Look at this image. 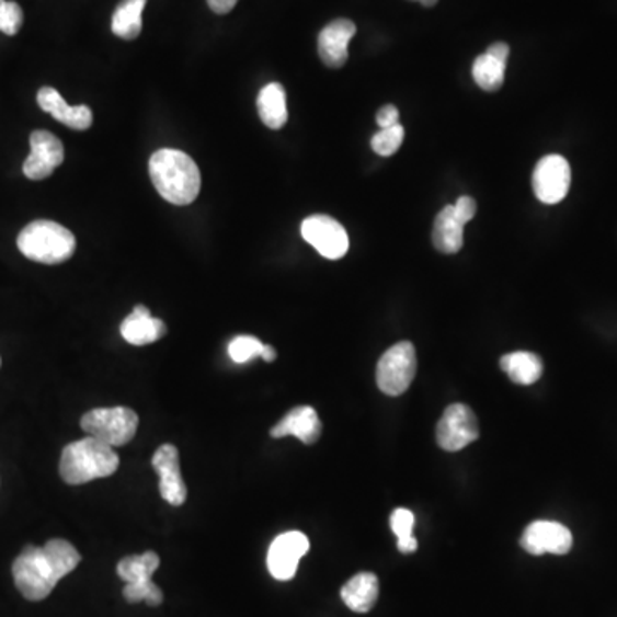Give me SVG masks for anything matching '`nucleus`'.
<instances>
[{
  "mask_svg": "<svg viewBox=\"0 0 617 617\" xmlns=\"http://www.w3.org/2000/svg\"><path fill=\"white\" fill-rule=\"evenodd\" d=\"M79 562L81 555L71 542L52 539L44 547H24L12 564V576L24 598L44 601Z\"/></svg>",
  "mask_w": 617,
  "mask_h": 617,
  "instance_id": "nucleus-1",
  "label": "nucleus"
},
{
  "mask_svg": "<svg viewBox=\"0 0 617 617\" xmlns=\"http://www.w3.org/2000/svg\"><path fill=\"white\" fill-rule=\"evenodd\" d=\"M150 178L158 194L172 205H191L201 191V172L190 155L172 148L150 158Z\"/></svg>",
  "mask_w": 617,
  "mask_h": 617,
  "instance_id": "nucleus-2",
  "label": "nucleus"
},
{
  "mask_svg": "<svg viewBox=\"0 0 617 617\" xmlns=\"http://www.w3.org/2000/svg\"><path fill=\"white\" fill-rule=\"evenodd\" d=\"M118 464V455L111 445L88 436L64 448L59 472L66 484L81 485L111 477L117 472Z\"/></svg>",
  "mask_w": 617,
  "mask_h": 617,
  "instance_id": "nucleus-3",
  "label": "nucleus"
},
{
  "mask_svg": "<svg viewBox=\"0 0 617 617\" xmlns=\"http://www.w3.org/2000/svg\"><path fill=\"white\" fill-rule=\"evenodd\" d=\"M18 248L35 263L60 264L71 260L76 239L71 230L56 221L36 220L21 230Z\"/></svg>",
  "mask_w": 617,
  "mask_h": 617,
  "instance_id": "nucleus-4",
  "label": "nucleus"
},
{
  "mask_svg": "<svg viewBox=\"0 0 617 617\" xmlns=\"http://www.w3.org/2000/svg\"><path fill=\"white\" fill-rule=\"evenodd\" d=\"M138 413L127 407L90 410L81 419V429L88 436L96 437L112 448L130 443L138 433Z\"/></svg>",
  "mask_w": 617,
  "mask_h": 617,
  "instance_id": "nucleus-5",
  "label": "nucleus"
},
{
  "mask_svg": "<svg viewBox=\"0 0 617 617\" xmlns=\"http://www.w3.org/2000/svg\"><path fill=\"white\" fill-rule=\"evenodd\" d=\"M415 370H418L415 346L410 342L397 343L379 358L376 369L379 390L388 397H400L412 385Z\"/></svg>",
  "mask_w": 617,
  "mask_h": 617,
  "instance_id": "nucleus-6",
  "label": "nucleus"
},
{
  "mask_svg": "<svg viewBox=\"0 0 617 617\" xmlns=\"http://www.w3.org/2000/svg\"><path fill=\"white\" fill-rule=\"evenodd\" d=\"M437 445L445 452H460L479 437L476 413L464 403L449 405L443 413L436 431Z\"/></svg>",
  "mask_w": 617,
  "mask_h": 617,
  "instance_id": "nucleus-7",
  "label": "nucleus"
},
{
  "mask_svg": "<svg viewBox=\"0 0 617 617\" xmlns=\"http://www.w3.org/2000/svg\"><path fill=\"white\" fill-rule=\"evenodd\" d=\"M300 233L304 240L327 260H340L349 251L345 228L328 215H312L306 218L300 225Z\"/></svg>",
  "mask_w": 617,
  "mask_h": 617,
  "instance_id": "nucleus-8",
  "label": "nucleus"
},
{
  "mask_svg": "<svg viewBox=\"0 0 617 617\" xmlns=\"http://www.w3.org/2000/svg\"><path fill=\"white\" fill-rule=\"evenodd\" d=\"M534 193L544 205H556L567 197L571 184V169L561 155L544 157L534 170Z\"/></svg>",
  "mask_w": 617,
  "mask_h": 617,
  "instance_id": "nucleus-9",
  "label": "nucleus"
},
{
  "mask_svg": "<svg viewBox=\"0 0 617 617\" xmlns=\"http://www.w3.org/2000/svg\"><path fill=\"white\" fill-rule=\"evenodd\" d=\"M309 551V539L302 532H285L278 535L267 551V570L273 579L288 582L294 579L299 561Z\"/></svg>",
  "mask_w": 617,
  "mask_h": 617,
  "instance_id": "nucleus-10",
  "label": "nucleus"
},
{
  "mask_svg": "<svg viewBox=\"0 0 617 617\" xmlns=\"http://www.w3.org/2000/svg\"><path fill=\"white\" fill-rule=\"evenodd\" d=\"M32 153L24 160L23 173L30 181H44L64 163V145L48 130H35L30 138Z\"/></svg>",
  "mask_w": 617,
  "mask_h": 617,
  "instance_id": "nucleus-11",
  "label": "nucleus"
},
{
  "mask_svg": "<svg viewBox=\"0 0 617 617\" xmlns=\"http://www.w3.org/2000/svg\"><path fill=\"white\" fill-rule=\"evenodd\" d=\"M519 544L528 555L542 556L549 552V555L562 556L571 551L573 535L570 528L561 523L540 519L528 525Z\"/></svg>",
  "mask_w": 617,
  "mask_h": 617,
  "instance_id": "nucleus-12",
  "label": "nucleus"
},
{
  "mask_svg": "<svg viewBox=\"0 0 617 617\" xmlns=\"http://www.w3.org/2000/svg\"><path fill=\"white\" fill-rule=\"evenodd\" d=\"M155 472L160 477V495L172 506H182L187 500V488L181 473L179 449L173 445H162L153 455Z\"/></svg>",
  "mask_w": 617,
  "mask_h": 617,
  "instance_id": "nucleus-13",
  "label": "nucleus"
},
{
  "mask_svg": "<svg viewBox=\"0 0 617 617\" xmlns=\"http://www.w3.org/2000/svg\"><path fill=\"white\" fill-rule=\"evenodd\" d=\"M357 33V26L351 20H336L324 26L319 33V57L328 67L339 69L349 60V44Z\"/></svg>",
  "mask_w": 617,
  "mask_h": 617,
  "instance_id": "nucleus-14",
  "label": "nucleus"
},
{
  "mask_svg": "<svg viewBox=\"0 0 617 617\" xmlns=\"http://www.w3.org/2000/svg\"><path fill=\"white\" fill-rule=\"evenodd\" d=\"M36 102H38L42 111L47 112V114H50L56 121L62 123L64 126L71 127V129L87 130L90 129L91 124H93V114H91L90 106L67 105L66 100H64L59 91L54 90V88H42V90L38 91V95H36Z\"/></svg>",
  "mask_w": 617,
  "mask_h": 617,
  "instance_id": "nucleus-15",
  "label": "nucleus"
},
{
  "mask_svg": "<svg viewBox=\"0 0 617 617\" xmlns=\"http://www.w3.org/2000/svg\"><path fill=\"white\" fill-rule=\"evenodd\" d=\"M323 425L319 421L318 412L312 407H297L290 410L275 427L270 431L272 437L282 439V437L295 436L302 441L304 445H315L321 436Z\"/></svg>",
  "mask_w": 617,
  "mask_h": 617,
  "instance_id": "nucleus-16",
  "label": "nucleus"
},
{
  "mask_svg": "<svg viewBox=\"0 0 617 617\" xmlns=\"http://www.w3.org/2000/svg\"><path fill=\"white\" fill-rule=\"evenodd\" d=\"M121 334L130 345L142 346L158 342L167 334V327L162 319L151 316L150 309L136 306L121 324Z\"/></svg>",
  "mask_w": 617,
  "mask_h": 617,
  "instance_id": "nucleus-17",
  "label": "nucleus"
},
{
  "mask_svg": "<svg viewBox=\"0 0 617 617\" xmlns=\"http://www.w3.org/2000/svg\"><path fill=\"white\" fill-rule=\"evenodd\" d=\"M343 602L354 613H369L379 597V580L374 573H358L342 586Z\"/></svg>",
  "mask_w": 617,
  "mask_h": 617,
  "instance_id": "nucleus-18",
  "label": "nucleus"
},
{
  "mask_svg": "<svg viewBox=\"0 0 617 617\" xmlns=\"http://www.w3.org/2000/svg\"><path fill=\"white\" fill-rule=\"evenodd\" d=\"M464 227L456 217L453 205L445 206L434 221V248L443 254H456L464 248Z\"/></svg>",
  "mask_w": 617,
  "mask_h": 617,
  "instance_id": "nucleus-19",
  "label": "nucleus"
},
{
  "mask_svg": "<svg viewBox=\"0 0 617 617\" xmlns=\"http://www.w3.org/2000/svg\"><path fill=\"white\" fill-rule=\"evenodd\" d=\"M258 112L264 126L270 129H282L287 124V95L279 83H270L260 91Z\"/></svg>",
  "mask_w": 617,
  "mask_h": 617,
  "instance_id": "nucleus-20",
  "label": "nucleus"
},
{
  "mask_svg": "<svg viewBox=\"0 0 617 617\" xmlns=\"http://www.w3.org/2000/svg\"><path fill=\"white\" fill-rule=\"evenodd\" d=\"M500 366L507 374V378L516 385L523 386L539 381L544 370L539 355L530 354V352H513V354L503 355Z\"/></svg>",
  "mask_w": 617,
  "mask_h": 617,
  "instance_id": "nucleus-21",
  "label": "nucleus"
},
{
  "mask_svg": "<svg viewBox=\"0 0 617 617\" xmlns=\"http://www.w3.org/2000/svg\"><path fill=\"white\" fill-rule=\"evenodd\" d=\"M146 0H123L112 16V32L118 38L136 39L141 35Z\"/></svg>",
  "mask_w": 617,
  "mask_h": 617,
  "instance_id": "nucleus-22",
  "label": "nucleus"
},
{
  "mask_svg": "<svg viewBox=\"0 0 617 617\" xmlns=\"http://www.w3.org/2000/svg\"><path fill=\"white\" fill-rule=\"evenodd\" d=\"M506 64L507 60L494 56L489 50L482 54V56L477 57L472 67L473 81H476L477 87L482 88L488 93L501 90L504 83Z\"/></svg>",
  "mask_w": 617,
  "mask_h": 617,
  "instance_id": "nucleus-23",
  "label": "nucleus"
},
{
  "mask_svg": "<svg viewBox=\"0 0 617 617\" xmlns=\"http://www.w3.org/2000/svg\"><path fill=\"white\" fill-rule=\"evenodd\" d=\"M160 567L157 552L148 551L145 555L127 556L117 564V574L126 583L151 582L155 571Z\"/></svg>",
  "mask_w": 617,
  "mask_h": 617,
  "instance_id": "nucleus-24",
  "label": "nucleus"
},
{
  "mask_svg": "<svg viewBox=\"0 0 617 617\" xmlns=\"http://www.w3.org/2000/svg\"><path fill=\"white\" fill-rule=\"evenodd\" d=\"M391 530L397 535L398 549L403 555H412L418 551V539L413 537V525H415V515L405 507L395 510L390 518Z\"/></svg>",
  "mask_w": 617,
  "mask_h": 617,
  "instance_id": "nucleus-25",
  "label": "nucleus"
},
{
  "mask_svg": "<svg viewBox=\"0 0 617 617\" xmlns=\"http://www.w3.org/2000/svg\"><path fill=\"white\" fill-rule=\"evenodd\" d=\"M403 138H405V129L398 124V126L388 127V129H381L378 134H374L370 146L381 157H391L400 150Z\"/></svg>",
  "mask_w": 617,
  "mask_h": 617,
  "instance_id": "nucleus-26",
  "label": "nucleus"
},
{
  "mask_svg": "<svg viewBox=\"0 0 617 617\" xmlns=\"http://www.w3.org/2000/svg\"><path fill=\"white\" fill-rule=\"evenodd\" d=\"M264 343H261L256 336H249V334H242V336H236V339L228 345V355L232 358L236 364H245V362L252 361L254 357H261V352H263Z\"/></svg>",
  "mask_w": 617,
  "mask_h": 617,
  "instance_id": "nucleus-27",
  "label": "nucleus"
},
{
  "mask_svg": "<svg viewBox=\"0 0 617 617\" xmlns=\"http://www.w3.org/2000/svg\"><path fill=\"white\" fill-rule=\"evenodd\" d=\"M124 598L130 604L146 602L148 606H160L163 602V592L155 585L153 580L148 583H126Z\"/></svg>",
  "mask_w": 617,
  "mask_h": 617,
  "instance_id": "nucleus-28",
  "label": "nucleus"
},
{
  "mask_svg": "<svg viewBox=\"0 0 617 617\" xmlns=\"http://www.w3.org/2000/svg\"><path fill=\"white\" fill-rule=\"evenodd\" d=\"M23 9L16 2L0 0V32L14 36L23 26Z\"/></svg>",
  "mask_w": 617,
  "mask_h": 617,
  "instance_id": "nucleus-29",
  "label": "nucleus"
},
{
  "mask_svg": "<svg viewBox=\"0 0 617 617\" xmlns=\"http://www.w3.org/2000/svg\"><path fill=\"white\" fill-rule=\"evenodd\" d=\"M453 208H455V215L458 217V220L467 225L468 221L476 217L477 203L473 197L461 196L460 199L456 201L455 205H453Z\"/></svg>",
  "mask_w": 617,
  "mask_h": 617,
  "instance_id": "nucleus-30",
  "label": "nucleus"
},
{
  "mask_svg": "<svg viewBox=\"0 0 617 617\" xmlns=\"http://www.w3.org/2000/svg\"><path fill=\"white\" fill-rule=\"evenodd\" d=\"M376 121H378V126L381 129H388V127L398 126V121H400V112H398L395 105H385L381 111L376 115Z\"/></svg>",
  "mask_w": 617,
  "mask_h": 617,
  "instance_id": "nucleus-31",
  "label": "nucleus"
},
{
  "mask_svg": "<svg viewBox=\"0 0 617 617\" xmlns=\"http://www.w3.org/2000/svg\"><path fill=\"white\" fill-rule=\"evenodd\" d=\"M208 2L209 9L217 14H227V12L232 11L236 8L239 0H206Z\"/></svg>",
  "mask_w": 617,
  "mask_h": 617,
  "instance_id": "nucleus-32",
  "label": "nucleus"
},
{
  "mask_svg": "<svg viewBox=\"0 0 617 617\" xmlns=\"http://www.w3.org/2000/svg\"><path fill=\"white\" fill-rule=\"evenodd\" d=\"M261 357H263V361H266V362H275L276 361L275 349H273V346H270V345H264L263 352H261Z\"/></svg>",
  "mask_w": 617,
  "mask_h": 617,
  "instance_id": "nucleus-33",
  "label": "nucleus"
},
{
  "mask_svg": "<svg viewBox=\"0 0 617 617\" xmlns=\"http://www.w3.org/2000/svg\"><path fill=\"white\" fill-rule=\"evenodd\" d=\"M415 2H421V4L425 5V8H433V5H436L439 0H415Z\"/></svg>",
  "mask_w": 617,
  "mask_h": 617,
  "instance_id": "nucleus-34",
  "label": "nucleus"
},
{
  "mask_svg": "<svg viewBox=\"0 0 617 617\" xmlns=\"http://www.w3.org/2000/svg\"><path fill=\"white\" fill-rule=\"evenodd\" d=\"M0 364H2V362H0Z\"/></svg>",
  "mask_w": 617,
  "mask_h": 617,
  "instance_id": "nucleus-35",
  "label": "nucleus"
}]
</instances>
